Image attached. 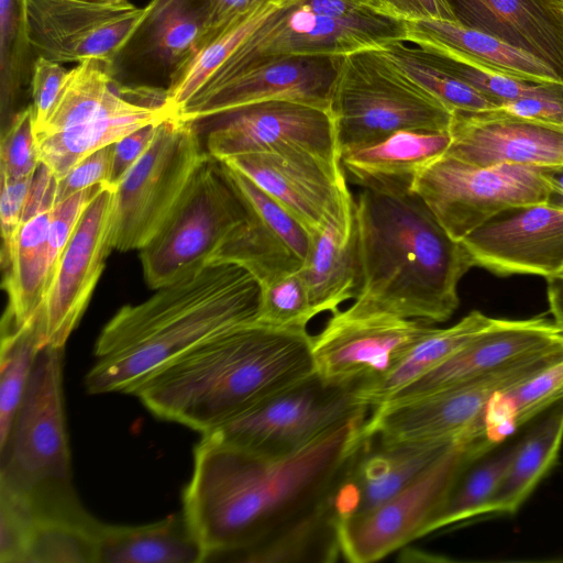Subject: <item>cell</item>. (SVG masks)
Masks as SVG:
<instances>
[{"label":"cell","instance_id":"obj_44","mask_svg":"<svg viewBox=\"0 0 563 563\" xmlns=\"http://www.w3.org/2000/svg\"><path fill=\"white\" fill-rule=\"evenodd\" d=\"M316 316L300 269L261 286L257 322L282 329H307Z\"/></svg>","mask_w":563,"mask_h":563},{"label":"cell","instance_id":"obj_3","mask_svg":"<svg viewBox=\"0 0 563 563\" xmlns=\"http://www.w3.org/2000/svg\"><path fill=\"white\" fill-rule=\"evenodd\" d=\"M313 372L307 329L256 321L192 347L132 395L157 418L206 434Z\"/></svg>","mask_w":563,"mask_h":563},{"label":"cell","instance_id":"obj_51","mask_svg":"<svg viewBox=\"0 0 563 563\" xmlns=\"http://www.w3.org/2000/svg\"><path fill=\"white\" fill-rule=\"evenodd\" d=\"M368 8L404 22L444 20L455 22L445 0H361Z\"/></svg>","mask_w":563,"mask_h":563},{"label":"cell","instance_id":"obj_52","mask_svg":"<svg viewBox=\"0 0 563 563\" xmlns=\"http://www.w3.org/2000/svg\"><path fill=\"white\" fill-rule=\"evenodd\" d=\"M57 178L42 162L36 167L24 205L22 223L56 205Z\"/></svg>","mask_w":563,"mask_h":563},{"label":"cell","instance_id":"obj_8","mask_svg":"<svg viewBox=\"0 0 563 563\" xmlns=\"http://www.w3.org/2000/svg\"><path fill=\"white\" fill-rule=\"evenodd\" d=\"M207 154L192 121L172 115L159 122L150 147L113 189L111 247L143 249L164 225Z\"/></svg>","mask_w":563,"mask_h":563},{"label":"cell","instance_id":"obj_39","mask_svg":"<svg viewBox=\"0 0 563 563\" xmlns=\"http://www.w3.org/2000/svg\"><path fill=\"white\" fill-rule=\"evenodd\" d=\"M517 442L488 452L467 465L423 530V537L444 527L489 514V504L515 454Z\"/></svg>","mask_w":563,"mask_h":563},{"label":"cell","instance_id":"obj_46","mask_svg":"<svg viewBox=\"0 0 563 563\" xmlns=\"http://www.w3.org/2000/svg\"><path fill=\"white\" fill-rule=\"evenodd\" d=\"M29 522L26 497L0 486V563H24Z\"/></svg>","mask_w":563,"mask_h":563},{"label":"cell","instance_id":"obj_50","mask_svg":"<svg viewBox=\"0 0 563 563\" xmlns=\"http://www.w3.org/2000/svg\"><path fill=\"white\" fill-rule=\"evenodd\" d=\"M162 122V121H161ZM159 122L146 124L112 144L107 186L114 189L152 144Z\"/></svg>","mask_w":563,"mask_h":563},{"label":"cell","instance_id":"obj_28","mask_svg":"<svg viewBox=\"0 0 563 563\" xmlns=\"http://www.w3.org/2000/svg\"><path fill=\"white\" fill-rule=\"evenodd\" d=\"M450 142L449 132L402 130L374 144L341 153V163L345 175L362 188L411 191L417 175L443 156Z\"/></svg>","mask_w":563,"mask_h":563},{"label":"cell","instance_id":"obj_12","mask_svg":"<svg viewBox=\"0 0 563 563\" xmlns=\"http://www.w3.org/2000/svg\"><path fill=\"white\" fill-rule=\"evenodd\" d=\"M356 389L313 372L206 434L264 454L289 453L368 412Z\"/></svg>","mask_w":563,"mask_h":563},{"label":"cell","instance_id":"obj_17","mask_svg":"<svg viewBox=\"0 0 563 563\" xmlns=\"http://www.w3.org/2000/svg\"><path fill=\"white\" fill-rule=\"evenodd\" d=\"M222 162L240 170L313 235L328 222L351 216V194L341 158L289 150L244 154Z\"/></svg>","mask_w":563,"mask_h":563},{"label":"cell","instance_id":"obj_35","mask_svg":"<svg viewBox=\"0 0 563 563\" xmlns=\"http://www.w3.org/2000/svg\"><path fill=\"white\" fill-rule=\"evenodd\" d=\"M563 399V358L497 393L471 430L467 442L490 452L521 426Z\"/></svg>","mask_w":563,"mask_h":563},{"label":"cell","instance_id":"obj_42","mask_svg":"<svg viewBox=\"0 0 563 563\" xmlns=\"http://www.w3.org/2000/svg\"><path fill=\"white\" fill-rule=\"evenodd\" d=\"M26 0H0V106L1 130L15 114V103L31 79V55Z\"/></svg>","mask_w":563,"mask_h":563},{"label":"cell","instance_id":"obj_15","mask_svg":"<svg viewBox=\"0 0 563 563\" xmlns=\"http://www.w3.org/2000/svg\"><path fill=\"white\" fill-rule=\"evenodd\" d=\"M192 122L206 152L218 161L289 150L341 158L330 112L302 103L260 102Z\"/></svg>","mask_w":563,"mask_h":563},{"label":"cell","instance_id":"obj_21","mask_svg":"<svg viewBox=\"0 0 563 563\" xmlns=\"http://www.w3.org/2000/svg\"><path fill=\"white\" fill-rule=\"evenodd\" d=\"M444 155L488 167L563 165V125L522 118L501 108L453 111Z\"/></svg>","mask_w":563,"mask_h":563},{"label":"cell","instance_id":"obj_20","mask_svg":"<svg viewBox=\"0 0 563 563\" xmlns=\"http://www.w3.org/2000/svg\"><path fill=\"white\" fill-rule=\"evenodd\" d=\"M474 266L500 276L544 277L563 268V209L548 203L505 211L462 241Z\"/></svg>","mask_w":563,"mask_h":563},{"label":"cell","instance_id":"obj_10","mask_svg":"<svg viewBox=\"0 0 563 563\" xmlns=\"http://www.w3.org/2000/svg\"><path fill=\"white\" fill-rule=\"evenodd\" d=\"M411 191L450 238L461 242L505 211L547 203L550 187L540 167H481L443 155L417 175Z\"/></svg>","mask_w":563,"mask_h":563},{"label":"cell","instance_id":"obj_43","mask_svg":"<svg viewBox=\"0 0 563 563\" xmlns=\"http://www.w3.org/2000/svg\"><path fill=\"white\" fill-rule=\"evenodd\" d=\"M423 51L434 64L475 88L499 107L521 98L563 93V85L561 84L518 79L486 70L442 54L427 49Z\"/></svg>","mask_w":563,"mask_h":563},{"label":"cell","instance_id":"obj_48","mask_svg":"<svg viewBox=\"0 0 563 563\" xmlns=\"http://www.w3.org/2000/svg\"><path fill=\"white\" fill-rule=\"evenodd\" d=\"M32 176L10 179L0 175V222H1V265L5 271L10 264L13 246L22 225L25 200Z\"/></svg>","mask_w":563,"mask_h":563},{"label":"cell","instance_id":"obj_37","mask_svg":"<svg viewBox=\"0 0 563 563\" xmlns=\"http://www.w3.org/2000/svg\"><path fill=\"white\" fill-rule=\"evenodd\" d=\"M497 319L471 311L449 328H434L419 340L383 378L357 387L360 399L371 409L393 394L429 373L492 328Z\"/></svg>","mask_w":563,"mask_h":563},{"label":"cell","instance_id":"obj_19","mask_svg":"<svg viewBox=\"0 0 563 563\" xmlns=\"http://www.w3.org/2000/svg\"><path fill=\"white\" fill-rule=\"evenodd\" d=\"M112 205L113 189L106 185L85 208L60 254L41 307L43 347H64L87 309L112 249Z\"/></svg>","mask_w":563,"mask_h":563},{"label":"cell","instance_id":"obj_40","mask_svg":"<svg viewBox=\"0 0 563 563\" xmlns=\"http://www.w3.org/2000/svg\"><path fill=\"white\" fill-rule=\"evenodd\" d=\"M42 345L41 309L15 327L2 317L0 344V444L9 433Z\"/></svg>","mask_w":563,"mask_h":563},{"label":"cell","instance_id":"obj_47","mask_svg":"<svg viewBox=\"0 0 563 563\" xmlns=\"http://www.w3.org/2000/svg\"><path fill=\"white\" fill-rule=\"evenodd\" d=\"M69 70L62 64L35 57L30 79L32 109L36 133H38L52 115Z\"/></svg>","mask_w":563,"mask_h":563},{"label":"cell","instance_id":"obj_9","mask_svg":"<svg viewBox=\"0 0 563 563\" xmlns=\"http://www.w3.org/2000/svg\"><path fill=\"white\" fill-rule=\"evenodd\" d=\"M63 351L41 349L9 433L0 444V486L12 492L26 494L71 482Z\"/></svg>","mask_w":563,"mask_h":563},{"label":"cell","instance_id":"obj_6","mask_svg":"<svg viewBox=\"0 0 563 563\" xmlns=\"http://www.w3.org/2000/svg\"><path fill=\"white\" fill-rule=\"evenodd\" d=\"M406 42V23L361 0H296L271 16L203 87L282 55H341ZM202 88V89H203Z\"/></svg>","mask_w":563,"mask_h":563},{"label":"cell","instance_id":"obj_34","mask_svg":"<svg viewBox=\"0 0 563 563\" xmlns=\"http://www.w3.org/2000/svg\"><path fill=\"white\" fill-rule=\"evenodd\" d=\"M339 522L329 492L312 507L231 560L253 563L334 562L341 554Z\"/></svg>","mask_w":563,"mask_h":563},{"label":"cell","instance_id":"obj_30","mask_svg":"<svg viewBox=\"0 0 563 563\" xmlns=\"http://www.w3.org/2000/svg\"><path fill=\"white\" fill-rule=\"evenodd\" d=\"M202 548L185 514L139 526L103 523L98 563H200Z\"/></svg>","mask_w":563,"mask_h":563},{"label":"cell","instance_id":"obj_14","mask_svg":"<svg viewBox=\"0 0 563 563\" xmlns=\"http://www.w3.org/2000/svg\"><path fill=\"white\" fill-rule=\"evenodd\" d=\"M435 327L352 303L332 313L311 335L316 373L324 380L360 387L386 376Z\"/></svg>","mask_w":563,"mask_h":563},{"label":"cell","instance_id":"obj_55","mask_svg":"<svg viewBox=\"0 0 563 563\" xmlns=\"http://www.w3.org/2000/svg\"><path fill=\"white\" fill-rule=\"evenodd\" d=\"M550 187L548 205L563 209V165L540 167Z\"/></svg>","mask_w":563,"mask_h":563},{"label":"cell","instance_id":"obj_33","mask_svg":"<svg viewBox=\"0 0 563 563\" xmlns=\"http://www.w3.org/2000/svg\"><path fill=\"white\" fill-rule=\"evenodd\" d=\"M294 1L262 0L249 13L210 33L169 77L166 102L170 112L176 115L271 16Z\"/></svg>","mask_w":563,"mask_h":563},{"label":"cell","instance_id":"obj_22","mask_svg":"<svg viewBox=\"0 0 563 563\" xmlns=\"http://www.w3.org/2000/svg\"><path fill=\"white\" fill-rule=\"evenodd\" d=\"M241 196L249 219L227 239L211 262L238 264L260 286L299 271L309 253L310 233L254 183H246Z\"/></svg>","mask_w":563,"mask_h":563},{"label":"cell","instance_id":"obj_49","mask_svg":"<svg viewBox=\"0 0 563 563\" xmlns=\"http://www.w3.org/2000/svg\"><path fill=\"white\" fill-rule=\"evenodd\" d=\"M112 144L89 154L57 179L56 203L109 178Z\"/></svg>","mask_w":563,"mask_h":563},{"label":"cell","instance_id":"obj_32","mask_svg":"<svg viewBox=\"0 0 563 563\" xmlns=\"http://www.w3.org/2000/svg\"><path fill=\"white\" fill-rule=\"evenodd\" d=\"M145 7L131 41H137L144 56L169 79L208 36L207 14L199 0H150Z\"/></svg>","mask_w":563,"mask_h":563},{"label":"cell","instance_id":"obj_23","mask_svg":"<svg viewBox=\"0 0 563 563\" xmlns=\"http://www.w3.org/2000/svg\"><path fill=\"white\" fill-rule=\"evenodd\" d=\"M460 442H384L364 435L330 490L340 519L385 501Z\"/></svg>","mask_w":563,"mask_h":563},{"label":"cell","instance_id":"obj_25","mask_svg":"<svg viewBox=\"0 0 563 563\" xmlns=\"http://www.w3.org/2000/svg\"><path fill=\"white\" fill-rule=\"evenodd\" d=\"M455 22L512 45L563 85V0H445Z\"/></svg>","mask_w":563,"mask_h":563},{"label":"cell","instance_id":"obj_7","mask_svg":"<svg viewBox=\"0 0 563 563\" xmlns=\"http://www.w3.org/2000/svg\"><path fill=\"white\" fill-rule=\"evenodd\" d=\"M247 219L221 162L207 154L164 225L140 250L146 284L159 289L210 263Z\"/></svg>","mask_w":563,"mask_h":563},{"label":"cell","instance_id":"obj_41","mask_svg":"<svg viewBox=\"0 0 563 563\" xmlns=\"http://www.w3.org/2000/svg\"><path fill=\"white\" fill-rule=\"evenodd\" d=\"M380 51L401 73L451 112L499 108L485 95L434 64L419 46L410 47L398 41L387 44Z\"/></svg>","mask_w":563,"mask_h":563},{"label":"cell","instance_id":"obj_4","mask_svg":"<svg viewBox=\"0 0 563 563\" xmlns=\"http://www.w3.org/2000/svg\"><path fill=\"white\" fill-rule=\"evenodd\" d=\"M361 286L353 303L434 324L459 307L468 251L412 191L362 188L355 199Z\"/></svg>","mask_w":563,"mask_h":563},{"label":"cell","instance_id":"obj_11","mask_svg":"<svg viewBox=\"0 0 563 563\" xmlns=\"http://www.w3.org/2000/svg\"><path fill=\"white\" fill-rule=\"evenodd\" d=\"M563 358V341L479 378L372 408L364 435L384 442H466L489 400Z\"/></svg>","mask_w":563,"mask_h":563},{"label":"cell","instance_id":"obj_54","mask_svg":"<svg viewBox=\"0 0 563 563\" xmlns=\"http://www.w3.org/2000/svg\"><path fill=\"white\" fill-rule=\"evenodd\" d=\"M545 278L550 311L553 321L563 331V275L554 274Z\"/></svg>","mask_w":563,"mask_h":563},{"label":"cell","instance_id":"obj_27","mask_svg":"<svg viewBox=\"0 0 563 563\" xmlns=\"http://www.w3.org/2000/svg\"><path fill=\"white\" fill-rule=\"evenodd\" d=\"M405 23L406 42L423 49L518 79L561 84L541 60L487 33L444 20Z\"/></svg>","mask_w":563,"mask_h":563},{"label":"cell","instance_id":"obj_29","mask_svg":"<svg viewBox=\"0 0 563 563\" xmlns=\"http://www.w3.org/2000/svg\"><path fill=\"white\" fill-rule=\"evenodd\" d=\"M300 273L317 314L338 312L340 305L355 299L361 286L355 208L350 217L332 220L311 235Z\"/></svg>","mask_w":563,"mask_h":563},{"label":"cell","instance_id":"obj_36","mask_svg":"<svg viewBox=\"0 0 563 563\" xmlns=\"http://www.w3.org/2000/svg\"><path fill=\"white\" fill-rule=\"evenodd\" d=\"M563 443V399L517 441L515 454L489 504V514L512 515L555 464Z\"/></svg>","mask_w":563,"mask_h":563},{"label":"cell","instance_id":"obj_1","mask_svg":"<svg viewBox=\"0 0 563 563\" xmlns=\"http://www.w3.org/2000/svg\"><path fill=\"white\" fill-rule=\"evenodd\" d=\"M367 417L358 415L285 454L202 434L183 492V512L205 562L249 550L322 499L362 441Z\"/></svg>","mask_w":563,"mask_h":563},{"label":"cell","instance_id":"obj_13","mask_svg":"<svg viewBox=\"0 0 563 563\" xmlns=\"http://www.w3.org/2000/svg\"><path fill=\"white\" fill-rule=\"evenodd\" d=\"M484 454L474 444L460 442L385 501L342 519L341 555L352 563L376 562L422 538L457 477Z\"/></svg>","mask_w":563,"mask_h":563},{"label":"cell","instance_id":"obj_5","mask_svg":"<svg viewBox=\"0 0 563 563\" xmlns=\"http://www.w3.org/2000/svg\"><path fill=\"white\" fill-rule=\"evenodd\" d=\"M329 112L340 152L402 130L449 132L452 112L401 73L380 49L343 57Z\"/></svg>","mask_w":563,"mask_h":563},{"label":"cell","instance_id":"obj_2","mask_svg":"<svg viewBox=\"0 0 563 563\" xmlns=\"http://www.w3.org/2000/svg\"><path fill=\"white\" fill-rule=\"evenodd\" d=\"M107 322L85 377L89 394L134 390L192 347L258 319L261 286L242 266L210 262Z\"/></svg>","mask_w":563,"mask_h":563},{"label":"cell","instance_id":"obj_24","mask_svg":"<svg viewBox=\"0 0 563 563\" xmlns=\"http://www.w3.org/2000/svg\"><path fill=\"white\" fill-rule=\"evenodd\" d=\"M562 341L563 331L547 318L497 319L492 328L445 362L402 387L382 404L404 401L464 384Z\"/></svg>","mask_w":563,"mask_h":563},{"label":"cell","instance_id":"obj_16","mask_svg":"<svg viewBox=\"0 0 563 563\" xmlns=\"http://www.w3.org/2000/svg\"><path fill=\"white\" fill-rule=\"evenodd\" d=\"M145 13L129 0H26L29 40L35 57L113 64Z\"/></svg>","mask_w":563,"mask_h":563},{"label":"cell","instance_id":"obj_31","mask_svg":"<svg viewBox=\"0 0 563 563\" xmlns=\"http://www.w3.org/2000/svg\"><path fill=\"white\" fill-rule=\"evenodd\" d=\"M52 210H44L22 223L10 264L3 271L2 286L8 295L3 317L15 327L38 312L53 278L48 243Z\"/></svg>","mask_w":563,"mask_h":563},{"label":"cell","instance_id":"obj_45","mask_svg":"<svg viewBox=\"0 0 563 563\" xmlns=\"http://www.w3.org/2000/svg\"><path fill=\"white\" fill-rule=\"evenodd\" d=\"M41 159L30 104L15 112L1 130L0 175L10 179H22L34 174Z\"/></svg>","mask_w":563,"mask_h":563},{"label":"cell","instance_id":"obj_53","mask_svg":"<svg viewBox=\"0 0 563 563\" xmlns=\"http://www.w3.org/2000/svg\"><path fill=\"white\" fill-rule=\"evenodd\" d=\"M206 11L209 34L216 32L244 14L262 0H199ZM208 34V35H209Z\"/></svg>","mask_w":563,"mask_h":563},{"label":"cell","instance_id":"obj_26","mask_svg":"<svg viewBox=\"0 0 563 563\" xmlns=\"http://www.w3.org/2000/svg\"><path fill=\"white\" fill-rule=\"evenodd\" d=\"M23 495L30 509L24 563H98L103 523L84 508L71 482Z\"/></svg>","mask_w":563,"mask_h":563},{"label":"cell","instance_id":"obj_56","mask_svg":"<svg viewBox=\"0 0 563 563\" xmlns=\"http://www.w3.org/2000/svg\"><path fill=\"white\" fill-rule=\"evenodd\" d=\"M558 274L563 275V268Z\"/></svg>","mask_w":563,"mask_h":563},{"label":"cell","instance_id":"obj_18","mask_svg":"<svg viewBox=\"0 0 563 563\" xmlns=\"http://www.w3.org/2000/svg\"><path fill=\"white\" fill-rule=\"evenodd\" d=\"M343 57L282 55L255 60L224 81L201 89L176 115L197 121L266 101H291L329 111Z\"/></svg>","mask_w":563,"mask_h":563},{"label":"cell","instance_id":"obj_38","mask_svg":"<svg viewBox=\"0 0 563 563\" xmlns=\"http://www.w3.org/2000/svg\"><path fill=\"white\" fill-rule=\"evenodd\" d=\"M174 115L167 106L144 107L54 133L38 134L40 159L58 179L84 157L150 123Z\"/></svg>","mask_w":563,"mask_h":563}]
</instances>
